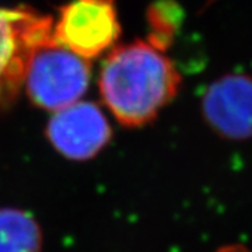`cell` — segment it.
I'll return each instance as SVG.
<instances>
[{"mask_svg": "<svg viewBox=\"0 0 252 252\" xmlns=\"http://www.w3.org/2000/svg\"><path fill=\"white\" fill-rule=\"evenodd\" d=\"M98 87L118 122L137 127L154 121L175 98L181 76L164 52L137 39L109 52L99 72Z\"/></svg>", "mask_w": 252, "mask_h": 252, "instance_id": "6da1fadb", "label": "cell"}, {"mask_svg": "<svg viewBox=\"0 0 252 252\" xmlns=\"http://www.w3.org/2000/svg\"><path fill=\"white\" fill-rule=\"evenodd\" d=\"M90 79L89 59L59 45L52 34L28 55L24 86L28 98L39 108L56 112L77 102L89 90Z\"/></svg>", "mask_w": 252, "mask_h": 252, "instance_id": "7a4b0ae2", "label": "cell"}, {"mask_svg": "<svg viewBox=\"0 0 252 252\" xmlns=\"http://www.w3.org/2000/svg\"><path fill=\"white\" fill-rule=\"evenodd\" d=\"M121 26L112 0H72L61 7L52 36L84 59L97 58L114 45Z\"/></svg>", "mask_w": 252, "mask_h": 252, "instance_id": "3957f363", "label": "cell"}, {"mask_svg": "<svg viewBox=\"0 0 252 252\" xmlns=\"http://www.w3.org/2000/svg\"><path fill=\"white\" fill-rule=\"evenodd\" d=\"M54 20L31 7H0V84L11 101L24 84L28 55L42 38L51 35Z\"/></svg>", "mask_w": 252, "mask_h": 252, "instance_id": "277c9868", "label": "cell"}, {"mask_svg": "<svg viewBox=\"0 0 252 252\" xmlns=\"http://www.w3.org/2000/svg\"><path fill=\"white\" fill-rule=\"evenodd\" d=\"M45 132L55 150L74 161L95 157L112 136L104 112L87 101H77L56 111L49 119Z\"/></svg>", "mask_w": 252, "mask_h": 252, "instance_id": "5b68a950", "label": "cell"}, {"mask_svg": "<svg viewBox=\"0 0 252 252\" xmlns=\"http://www.w3.org/2000/svg\"><path fill=\"white\" fill-rule=\"evenodd\" d=\"M202 114L207 125L223 139H251V76L244 73H228L213 81L203 94Z\"/></svg>", "mask_w": 252, "mask_h": 252, "instance_id": "8992f818", "label": "cell"}, {"mask_svg": "<svg viewBox=\"0 0 252 252\" xmlns=\"http://www.w3.org/2000/svg\"><path fill=\"white\" fill-rule=\"evenodd\" d=\"M42 231L30 213L0 209V252H41Z\"/></svg>", "mask_w": 252, "mask_h": 252, "instance_id": "52a82bcc", "label": "cell"}, {"mask_svg": "<svg viewBox=\"0 0 252 252\" xmlns=\"http://www.w3.org/2000/svg\"><path fill=\"white\" fill-rule=\"evenodd\" d=\"M149 24V44L165 52L174 42L175 34L184 21V10L174 0H157L146 13Z\"/></svg>", "mask_w": 252, "mask_h": 252, "instance_id": "ba28073f", "label": "cell"}, {"mask_svg": "<svg viewBox=\"0 0 252 252\" xmlns=\"http://www.w3.org/2000/svg\"><path fill=\"white\" fill-rule=\"evenodd\" d=\"M11 102H13V101L10 99L9 94L6 93L4 87L0 84V107H1V108H4V107H9Z\"/></svg>", "mask_w": 252, "mask_h": 252, "instance_id": "9c48e42d", "label": "cell"}, {"mask_svg": "<svg viewBox=\"0 0 252 252\" xmlns=\"http://www.w3.org/2000/svg\"><path fill=\"white\" fill-rule=\"evenodd\" d=\"M217 252H252L250 250H247L243 245H228V247H224L221 250H219Z\"/></svg>", "mask_w": 252, "mask_h": 252, "instance_id": "30bf717a", "label": "cell"}]
</instances>
